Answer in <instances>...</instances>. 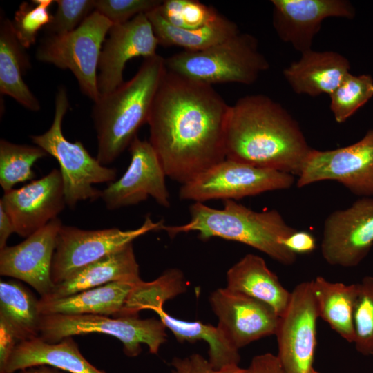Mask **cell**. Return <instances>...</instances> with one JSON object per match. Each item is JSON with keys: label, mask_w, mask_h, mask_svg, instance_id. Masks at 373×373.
<instances>
[{"label": "cell", "mask_w": 373, "mask_h": 373, "mask_svg": "<svg viewBox=\"0 0 373 373\" xmlns=\"http://www.w3.org/2000/svg\"><path fill=\"white\" fill-rule=\"evenodd\" d=\"M108 34L98 66L97 86L100 95L113 91L124 82L123 71L129 60L157 55L159 45L145 13L126 23L113 25Z\"/></svg>", "instance_id": "e0dca14e"}, {"label": "cell", "mask_w": 373, "mask_h": 373, "mask_svg": "<svg viewBox=\"0 0 373 373\" xmlns=\"http://www.w3.org/2000/svg\"><path fill=\"white\" fill-rule=\"evenodd\" d=\"M68 108L66 89L60 86L55 96V115L50 128L41 135H30V138L57 160L66 205L74 208L79 201H94L101 198L102 191L93 184L114 182L117 170L102 165L89 154L81 142H72L64 137L61 125Z\"/></svg>", "instance_id": "8992f818"}, {"label": "cell", "mask_w": 373, "mask_h": 373, "mask_svg": "<svg viewBox=\"0 0 373 373\" xmlns=\"http://www.w3.org/2000/svg\"><path fill=\"white\" fill-rule=\"evenodd\" d=\"M171 365L180 373H247V369L241 368L238 365L215 369L209 360L196 353L183 358L175 357Z\"/></svg>", "instance_id": "74e56055"}, {"label": "cell", "mask_w": 373, "mask_h": 373, "mask_svg": "<svg viewBox=\"0 0 373 373\" xmlns=\"http://www.w3.org/2000/svg\"><path fill=\"white\" fill-rule=\"evenodd\" d=\"M356 350L363 355H373V277L365 276L356 283L353 309Z\"/></svg>", "instance_id": "d6a6232c"}, {"label": "cell", "mask_w": 373, "mask_h": 373, "mask_svg": "<svg viewBox=\"0 0 373 373\" xmlns=\"http://www.w3.org/2000/svg\"><path fill=\"white\" fill-rule=\"evenodd\" d=\"M186 289L184 274L176 268L164 271L153 281L141 280L133 287L117 317L138 316L142 310L163 307L166 301L184 293Z\"/></svg>", "instance_id": "f546056e"}, {"label": "cell", "mask_w": 373, "mask_h": 373, "mask_svg": "<svg viewBox=\"0 0 373 373\" xmlns=\"http://www.w3.org/2000/svg\"><path fill=\"white\" fill-rule=\"evenodd\" d=\"M62 225L57 218L21 243L0 250V274L22 280L46 297L55 284L51 276L56 239Z\"/></svg>", "instance_id": "ac0fdd59"}, {"label": "cell", "mask_w": 373, "mask_h": 373, "mask_svg": "<svg viewBox=\"0 0 373 373\" xmlns=\"http://www.w3.org/2000/svg\"><path fill=\"white\" fill-rule=\"evenodd\" d=\"M157 9L169 23L184 29L203 27L220 15L212 6L195 0H165Z\"/></svg>", "instance_id": "836d02e7"}, {"label": "cell", "mask_w": 373, "mask_h": 373, "mask_svg": "<svg viewBox=\"0 0 373 373\" xmlns=\"http://www.w3.org/2000/svg\"><path fill=\"white\" fill-rule=\"evenodd\" d=\"M32 2L35 6L28 2L21 3L12 21L17 38L25 48L35 43L39 31L48 25L52 17L49 8L53 1L34 0Z\"/></svg>", "instance_id": "e575fe53"}, {"label": "cell", "mask_w": 373, "mask_h": 373, "mask_svg": "<svg viewBox=\"0 0 373 373\" xmlns=\"http://www.w3.org/2000/svg\"><path fill=\"white\" fill-rule=\"evenodd\" d=\"M190 220L181 225L163 224L161 230L169 237L196 231L203 240L220 238L250 246L278 262L294 264L297 254L283 242L297 229L286 223L275 209L256 211L235 200H224L222 209H215L202 202L189 207Z\"/></svg>", "instance_id": "277c9868"}, {"label": "cell", "mask_w": 373, "mask_h": 373, "mask_svg": "<svg viewBox=\"0 0 373 373\" xmlns=\"http://www.w3.org/2000/svg\"><path fill=\"white\" fill-rule=\"evenodd\" d=\"M372 97L373 78L371 75L347 73L329 95L330 110L336 122H345Z\"/></svg>", "instance_id": "1f68e13d"}, {"label": "cell", "mask_w": 373, "mask_h": 373, "mask_svg": "<svg viewBox=\"0 0 373 373\" xmlns=\"http://www.w3.org/2000/svg\"><path fill=\"white\" fill-rule=\"evenodd\" d=\"M48 154L37 146L0 140V184L4 192L20 182L35 178L32 166Z\"/></svg>", "instance_id": "4dcf8cb0"}, {"label": "cell", "mask_w": 373, "mask_h": 373, "mask_svg": "<svg viewBox=\"0 0 373 373\" xmlns=\"http://www.w3.org/2000/svg\"><path fill=\"white\" fill-rule=\"evenodd\" d=\"M38 365H50L70 373H106L83 356L73 337L55 343L45 342L39 337L21 341L0 373H15Z\"/></svg>", "instance_id": "44dd1931"}, {"label": "cell", "mask_w": 373, "mask_h": 373, "mask_svg": "<svg viewBox=\"0 0 373 373\" xmlns=\"http://www.w3.org/2000/svg\"><path fill=\"white\" fill-rule=\"evenodd\" d=\"M171 373H180V372H178V371H176L175 370L173 369L172 370Z\"/></svg>", "instance_id": "f6af8a7d"}, {"label": "cell", "mask_w": 373, "mask_h": 373, "mask_svg": "<svg viewBox=\"0 0 373 373\" xmlns=\"http://www.w3.org/2000/svg\"><path fill=\"white\" fill-rule=\"evenodd\" d=\"M19 343L11 330L1 321H0V372L14 350L15 346Z\"/></svg>", "instance_id": "60d3db41"}, {"label": "cell", "mask_w": 373, "mask_h": 373, "mask_svg": "<svg viewBox=\"0 0 373 373\" xmlns=\"http://www.w3.org/2000/svg\"><path fill=\"white\" fill-rule=\"evenodd\" d=\"M226 287L269 305L280 317L291 296L265 260L252 254L243 256L227 271Z\"/></svg>", "instance_id": "7402d4cb"}, {"label": "cell", "mask_w": 373, "mask_h": 373, "mask_svg": "<svg viewBox=\"0 0 373 373\" xmlns=\"http://www.w3.org/2000/svg\"><path fill=\"white\" fill-rule=\"evenodd\" d=\"M318 316L311 281L297 285L276 333L277 357L284 373H310L316 346Z\"/></svg>", "instance_id": "7c38bea8"}, {"label": "cell", "mask_w": 373, "mask_h": 373, "mask_svg": "<svg viewBox=\"0 0 373 373\" xmlns=\"http://www.w3.org/2000/svg\"><path fill=\"white\" fill-rule=\"evenodd\" d=\"M226 158L299 175L312 151L296 119L265 95L240 97L229 106Z\"/></svg>", "instance_id": "7a4b0ae2"}, {"label": "cell", "mask_w": 373, "mask_h": 373, "mask_svg": "<svg viewBox=\"0 0 373 373\" xmlns=\"http://www.w3.org/2000/svg\"><path fill=\"white\" fill-rule=\"evenodd\" d=\"M166 71L165 58H145L137 73L94 102L91 117L97 134V160L115 161L147 123L157 90Z\"/></svg>", "instance_id": "3957f363"}, {"label": "cell", "mask_w": 373, "mask_h": 373, "mask_svg": "<svg viewBox=\"0 0 373 373\" xmlns=\"http://www.w3.org/2000/svg\"><path fill=\"white\" fill-rule=\"evenodd\" d=\"M350 68L348 59L338 52L310 49L285 68L283 75L296 93L316 97L323 93L329 95Z\"/></svg>", "instance_id": "ffe728a7"}, {"label": "cell", "mask_w": 373, "mask_h": 373, "mask_svg": "<svg viewBox=\"0 0 373 373\" xmlns=\"http://www.w3.org/2000/svg\"><path fill=\"white\" fill-rule=\"evenodd\" d=\"M310 373H318V372L316 371L314 369H313Z\"/></svg>", "instance_id": "ee69618b"}, {"label": "cell", "mask_w": 373, "mask_h": 373, "mask_svg": "<svg viewBox=\"0 0 373 373\" xmlns=\"http://www.w3.org/2000/svg\"><path fill=\"white\" fill-rule=\"evenodd\" d=\"M292 174L256 167L225 158L182 184L179 198L202 202L210 200H236L267 191L290 188Z\"/></svg>", "instance_id": "9c48e42d"}, {"label": "cell", "mask_w": 373, "mask_h": 373, "mask_svg": "<svg viewBox=\"0 0 373 373\" xmlns=\"http://www.w3.org/2000/svg\"><path fill=\"white\" fill-rule=\"evenodd\" d=\"M323 180L336 181L358 195L373 196V128L351 145L328 151L312 149L297 186Z\"/></svg>", "instance_id": "8fae6325"}, {"label": "cell", "mask_w": 373, "mask_h": 373, "mask_svg": "<svg viewBox=\"0 0 373 373\" xmlns=\"http://www.w3.org/2000/svg\"><path fill=\"white\" fill-rule=\"evenodd\" d=\"M113 23L94 10L76 29L63 35H47L38 46L39 61L70 70L81 92L93 102L100 97L97 70L106 36Z\"/></svg>", "instance_id": "52a82bcc"}, {"label": "cell", "mask_w": 373, "mask_h": 373, "mask_svg": "<svg viewBox=\"0 0 373 373\" xmlns=\"http://www.w3.org/2000/svg\"><path fill=\"white\" fill-rule=\"evenodd\" d=\"M318 316L348 343H353L356 284L333 283L322 276L311 280Z\"/></svg>", "instance_id": "4316f807"}, {"label": "cell", "mask_w": 373, "mask_h": 373, "mask_svg": "<svg viewBox=\"0 0 373 373\" xmlns=\"http://www.w3.org/2000/svg\"><path fill=\"white\" fill-rule=\"evenodd\" d=\"M273 26L278 37L304 52L327 18L352 19L353 5L346 0H272Z\"/></svg>", "instance_id": "d6986e66"}, {"label": "cell", "mask_w": 373, "mask_h": 373, "mask_svg": "<svg viewBox=\"0 0 373 373\" xmlns=\"http://www.w3.org/2000/svg\"><path fill=\"white\" fill-rule=\"evenodd\" d=\"M168 70L195 82L211 85H249L268 70L269 64L251 35L238 32L198 51L182 50L165 58Z\"/></svg>", "instance_id": "5b68a950"}, {"label": "cell", "mask_w": 373, "mask_h": 373, "mask_svg": "<svg viewBox=\"0 0 373 373\" xmlns=\"http://www.w3.org/2000/svg\"><path fill=\"white\" fill-rule=\"evenodd\" d=\"M38 304L39 299L20 283L1 280L0 321L19 342L39 337L41 314Z\"/></svg>", "instance_id": "83f0119b"}, {"label": "cell", "mask_w": 373, "mask_h": 373, "mask_svg": "<svg viewBox=\"0 0 373 373\" xmlns=\"http://www.w3.org/2000/svg\"><path fill=\"white\" fill-rule=\"evenodd\" d=\"M26 48L15 35L12 20L1 15L0 23V93L8 95L25 108L38 111L41 106L37 98L23 79L30 68Z\"/></svg>", "instance_id": "d4e9b609"}, {"label": "cell", "mask_w": 373, "mask_h": 373, "mask_svg": "<svg viewBox=\"0 0 373 373\" xmlns=\"http://www.w3.org/2000/svg\"><path fill=\"white\" fill-rule=\"evenodd\" d=\"M66 204L62 177L57 169L19 189L4 192L0 200L15 232L24 238L57 218Z\"/></svg>", "instance_id": "2e32d148"}, {"label": "cell", "mask_w": 373, "mask_h": 373, "mask_svg": "<svg viewBox=\"0 0 373 373\" xmlns=\"http://www.w3.org/2000/svg\"><path fill=\"white\" fill-rule=\"evenodd\" d=\"M12 233H15L13 223L3 208L0 206V250L6 247L7 240Z\"/></svg>", "instance_id": "b9f144b4"}, {"label": "cell", "mask_w": 373, "mask_h": 373, "mask_svg": "<svg viewBox=\"0 0 373 373\" xmlns=\"http://www.w3.org/2000/svg\"><path fill=\"white\" fill-rule=\"evenodd\" d=\"M140 280L139 265L130 243L55 285L50 294L41 298L57 299L113 282Z\"/></svg>", "instance_id": "603a6c76"}, {"label": "cell", "mask_w": 373, "mask_h": 373, "mask_svg": "<svg viewBox=\"0 0 373 373\" xmlns=\"http://www.w3.org/2000/svg\"><path fill=\"white\" fill-rule=\"evenodd\" d=\"M137 283L113 282L64 298H40L39 310L41 315L99 314L117 317Z\"/></svg>", "instance_id": "cb8c5ba5"}, {"label": "cell", "mask_w": 373, "mask_h": 373, "mask_svg": "<svg viewBox=\"0 0 373 373\" xmlns=\"http://www.w3.org/2000/svg\"><path fill=\"white\" fill-rule=\"evenodd\" d=\"M57 9L44 30L47 35H63L76 29L94 10L93 0H57Z\"/></svg>", "instance_id": "d590c367"}, {"label": "cell", "mask_w": 373, "mask_h": 373, "mask_svg": "<svg viewBox=\"0 0 373 373\" xmlns=\"http://www.w3.org/2000/svg\"><path fill=\"white\" fill-rule=\"evenodd\" d=\"M166 327L160 319H141L138 316L113 317L99 314L41 315L39 337L45 342L55 343L64 338L90 333L108 334L123 344L124 354L138 356L141 344L156 354L166 341Z\"/></svg>", "instance_id": "ba28073f"}, {"label": "cell", "mask_w": 373, "mask_h": 373, "mask_svg": "<svg viewBox=\"0 0 373 373\" xmlns=\"http://www.w3.org/2000/svg\"><path fill=\"white\" fill-rule=\"evenodd\" d=\"M162 220L154 222L147 215L135 229L109 228L86 230L62 224L57 236L51 276L55 285L69 278L88 265L123 248L136 238L161 230Z\"/></svg>", "instance_id": "30bf717a"}, {"label": "cell", "mask_w": 373, "mask_h": 373, "mask_svg": "<svg viewBox=\"0 0 373 373\" xmlns=\"http://www.w3.org/2000/svg\"><path fill=\"white\" fill-rule=\"evenodd\" d=\"M162 3V0H93L95 10L113 25L124 23L140 14H146Z\"/></svg>", "instance_id": "8d00e7d4"}, {"label": "cell", "mask_w": 373, "mask_h": 373, "mask_svg": "<svg viewBox=\"0 0 373 373\" xmlns=\"http://www.w3.org/2000/svg\"><path fill=\"white\" fill-rule=\"evenodd\" d=\"M157 8L146 15L159 45L165 47L178 46L187 51L202 50L240 32L236 23L222 15L201 28L184 29L175 27L166 21Z\"/></svg>", "instance_id": "484cf974"}, {"label": "cell", "mask_w": 373, "mask_h": 373, "mask_svg": "<svg viewBox=\"0 0 373 373\" xmlns=\"http://www.w3.org/2000/svg\"><path fill=\"white\" fill-rule=\"evenodd\" d=\"M247 370V373H284L277 357L271 353L254 356Z\"/></svg>", "instance_id": "ab89813d"}, {"label": "cell", "mask_w": 373, "mask_h": 373, "mask_svg": "<svg viewBox=\"0 0 373 373\" xmlns=\"http://www.w3.org/2000/svg\"><path fill=\"white\" fill-rule=\"evenodd\" d=\"M153 311L179 343L199 340L206 342L209 345L208 360L215 369L238 365L240 361L238 350L229 343L217 326L177 318L165 312L163 307Z\"/></svg>", "instance_id": "f1b7e54d"}, {"label": "cell", "mask_w": 373, "mask_h": 373, "mask_svg": "<svg viewBox=\"0 0 373 373\" xmlns=\"http://www.w3.org/2000/svg\"><path fill=\"white\" fill-rule=\"evenodd\" d=\"M229 108L212 86L166 69L147 122L166 176L183 184L226 158Z\"/></svg>", "instance_id": "6da1fadb"}, {"label": "cell", "mask_w": 373, "mask_h": 373, "mask_svg": "<svg viewBox=\"0 0 373 373\" xmlns=\"http://www.w3.org/2000/svg\"><path fill=\"white\" fill-rule=\"evenodd\" d=\"M19 373H61L54 368H50L48 365H38L31 367L23 370Z\"/></svg>", "instance_id": "7bdbcfd3"}, {"label": "cell", "mask_w": 373, "mask_h": 373, "mask_svg": "<svg viewBox=\"0 0 373 373\" xmlns=\"http://www.w3.org/2000/svg\"><path fill=\"white\" fill-rule=\"evenodd\" d=\"M209 303L217 327L238 350L276 333L280 317L261 301L224 287L211 294Z\"/></svg>", "instance_id": "9a60e30c"}, {"label": "cell", "mask_w": 373, "mask_h": 373, "mask_svg": "<svg viewBox=\"0 0 373 373\" xmlns=\"http://www.w3.org/2000/svg\"><path fill=\"white\" fill-rule=\"evenodd\" d=\"M373 246V198L363 197L331 213L323 225L321 253L331 265H358Z\"/></svg>", "instance_id": "4fadbf2b"}, {"label": "cell", "mask_w": 373, "mask_h": 373, "mask_svg": "<svg viewBox=\"0 0 373 373\" xmlns=\"http://www.w3.org/2000/svg\"><path fill=\"white\" fill-rule=\"evenodd\" d=\"M128 147L131 160L126 172L102 190L101 198L106 207L115 210L151 197L160 206L169 208L166 175L149 141L142 140L137 135Z\"/></svg>", "instance_id": "5bb4252c"}, {"label": "cell", "mask_w": 373, "mask_h": 373, "mask_svg": "<svg viewBox=\"0 0 373 373\" xmlns=\"http://www.w3.org/2000/svg\"><path fill=\"white\" fill-rule=\"evenodd\" d=\"M283 243L296 254L311 253L316 246V239L312 234L298 230L284 240Z\"/></svg>", "instance_id": "f35d334b"}]
</instances>
